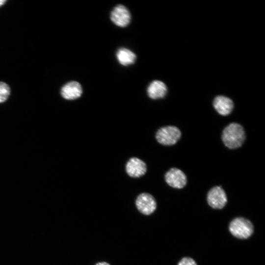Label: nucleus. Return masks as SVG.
Listing matches in <instances>:
<instances>
[{"label":"nucleus","mask_w":265,"mask_h":265,"mask_svg":"<svg viewBox=\"0 0 265 265\" xmlns=\"http://www.w3.org/2000/svg\"><path fill=\"white\" fill-rule=\"evenodd\" d=\"M245 139L244 129L239 124L232 123L223 131L222 140L224 145L229 149L239 148L242 145Z\"/></svg>","instance_id":"f257e3e1"},{"label":"nucleus","mask_w":265,"mask_h":265,"mask_svg":"<svg viewBox=\"0 0 265 265\" xmlns=\"http://www.w3.org/2000/svg\"><path fill=\"white\" fill-rule=\"evenodd\" d=\"M229 229L232 235L239 239L248 238L254 232V226L251 222L242 217H237L232 220Z\"/></svg>","instance_id":"f03ea898"},{"label":"nucleus","mask_w":265,"mask_h":265,"mask_svg":"<svg viewBox=\"0 0 265 265\" xmlns=\"http://www.w3.org/2000/svg\"><path fill=\"white\" fill-rule=\"evenodd\" d=\"M181 136L180 130L176 127L168 126L161 128L157 132V140L163 145L176 144Z\"/></svg>","instance_id":"7ed1b4c3"},{"label":"nucleus","mask_w":265,"mask_h":265,"mask_svg":"<svg viewBox=\"0 0 265 265\" xmlns=\"http://www.w3.org/2000/svg\"><path fill=\"white\" fill-rule=\"evenodd\" d=\"M207 202L212 208L222 209L227 202V198L224 190L219 186L212 187L208 193Z\"/></svg>","instance_id":"20e7f679"},{"label":"nucleus","mask_w":265,"mask_h":265,"mask_svg":"<svg viewBox=\"0 0 265 265\" xmlns=\"http://www.w3.org/2000/svg\"><path fill=\"white\" fill-rule=\"evenodd\" d=\"M137 210L144 215H150L153 213L157 208V203L154 197L148 193L139 194L135 201Z\"/></svg>","instance_id":"39448f33"},{"label":"nucleus","mask_w":265,"mask_h":265,"mask_svg":"<svg viewBox=\"0 0 265 265\" xmlns=\"http://www.w3.org/2000/svg\"><path fill=\"white\" fill-rule=\"evenodd\" d=\"M112 22L118 26L124 27L130 23L131 15L128 8L123 5L118 4L111 11L110 15Z\"/></svg>","instance_id":"423d86ee"},{"label":"nucleus","mask_w":265,"mask_h":265,"mask_svg":"<svg viewBox=\"0 0 265 265\" xmlns=\"http://www.w3.org/2000/svg\"><path fill=\"white\" fill-rule=\"evenodd\" d=\"M165 180L169 186L176 188H183L187 182L185 173L176 168H172L166 173Z\"/></svg>","instance_id":"0eeeda50"},{"label":"nucleus","mask_w":265,"mask_h":265,"mask_svg":"<svg viewBox=\"0 0 265 265\" xmlns=\"http://www.w3.org/2000/svg\"><path fill=\"white\" fill-rule=\"evenodd\" d=\"M126 171L130 177L138 178L145 174L147 167L143 161L138 158L133 157L131 158L127 162Z\"/></svg>","instance_id":"6e6552de"},{"label":"nucleus","mask_w":265,"mask_h":265,"mask_svg":"<svg viewBox=\"0 0 265 265\" xmlns=\"http://www.w3.org/2000/svg\"><path fill=\"white\" fill-rule=\"evenodd\" d=\"M82 93V89L81 85L76 81L68 82L61 90V96L68 100L77 99L81 96Z\"/></svg>","instance_id":"1a4fd4ad"},{"label":"nucleus","mask_w":265,"mask_h":265,"mask_svg":"<svg viewBox=\"0 0 265 265\" xmlns=\"http://www.w3.org/2000/svg\"><path fill=\"white\" fill-rule=\"evenodd\" d=\"M213 106L219 114L226 116L232 111L234 103L231 99L227 97L218 96L214 98Z\"/></svg>","instance_id":"9d476101"},{"label":"nucleus","mask_w":265,"mask_h":265,"mask_svg":"<svg viewBox=\"0 0 265 265\" xmlns=\"http://www.w3.org/2000/svg\"><path fill=\"white\" fill-rule=\"evenodd\" d=\"M147 92L148 96L152 99L162 98L167 93V87L162 81L155 80L150 83Z\"/></svg>","instance_id":"9b49d317"},{"label":"nucleus","mask_w":265,"mask_h":265,"mask_svg":"<svg viewBox=\"0 0 265 265\" xmlns=\"http://www.w3.org/2000/svg\"><path fill=\"white\" fill-rule=\"evenodd\" d=\"M116 55L119 63L125 66L133 64L136 58V54L133 52L125 48L119 49Z\"/></svg>","instance_id":"f8f14e48"},{"label":"nucleus","mask_w":265,"mask_h":265,"mask_svg":"<svg viewBox=\"0 0 265 265\" xmlns=\"http://www.w3.org/2000/svg\"><path fill=\"white\" fill-rule=\"evenodd\" d=\"M9 86L3 82H0V103L5 102L10 95Z\"/></svg>","instance_id":"ddd939ff"},{"label":"nucleus","mask_w":265,"mask_h":265,"mask_svg":"<svg viewBox=\"0 0 265 265\" xmlns=\"http://www.w3.org/2000/svg\"><path fill=\"white\" fill-rule=\"evenodd\" d=\"M178 265H197L195 261L189 257H184L178 263Z\"/></svg>","instance_id":"4468645a"},{"label":"nucleus","mask_w":265,"mask_h":265,"mask_svg":"<svg viewBox=\"0 0 265 265\" xmlns=\"http://www.w3.org/2000/svg\"><path fill=\"white\" fill-rule=\"evenodd\" d=\"M95 265H110V264L105 262H101L97 263Z\"/></svg>","instance_id":"2eb2a0df"},{"label":"nucleus","mask_w":265,"mask_h":265,"mask_svg":"<svg viewBox=\"0 0 265 265\" xmlns=\"http://www.w3.org/2000/svg\"><path fill=\"white\" fill-rule=\"evenodd\" d=\"M5 2L6 0H0V6L3 5Z\"/></svg>","instance_id":"dca6fc26"}]
</instances>
